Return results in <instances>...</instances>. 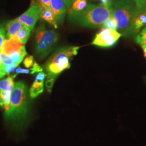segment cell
Returning <instances> with one entry per match:
<instances>
[{"label": "cell", "instance_id": "1", "mask_svg": "<svg viewBox=\"0 0 146 146\" xmlns=\"http://www.w3.org/2000/svg\"><path fill=\"white\" fill-rule=\"evenodd\" d=\"M111 15V7L90 3L82 11L69 14L68 19L80 26L94 28L102 26Z\"/></svg>", "mask_w": 146, "mask_h": 146}, {"label": "cell", "instance_id": "2", "mask_svg": "<svg viewBox=\"0 0 146 146\" xmlns=\"http://www.w3.org/2000/svg\"><path fill=\"white\" fill-rule=\"evenodd\" d=\"M28 95L26 86L23 82L15 84L11 95L9 108L5 111V115L7 120H22L28 112Z\"/></svg>", "mask_w": 146, "mask_h": 146}, {"label": "cell", "instance_id": "3", "mask_svg": "<svg viewBox=\"0 0 146 146\" xmlns=\"http://www.w3.org/2000/svg\"><path fill=\"white\" fill-rule=\"evenodd\" d=\"M111 17L116 22L117 31L127 37L131 23L139 8L133 0H117L111 6Z\"/></svg>", "mask_w": 146, "mask_h": 146}, {"label": "cell", "instance_id": "4", "mask_svg": "<svg viewBox=\"0 0 146 146\" xmlns=\"http://www.w3.org/2000/svg\"><path fill=\"white\" fill-rule=\"evenodd\" d=\"M79 47H63L52 55L46 64L48 79L54 78L70 67V60L77 55Z\"/></svg>", "mask_w": 146, "mask_h": 146}, {"label": "cell", "instance_id": "5", "mask_svg": "<svg viewBox=\"0 0 146 146\" xmlns=\"http://www.w3.org/2000/svg\"><path fill=\"white\" fill-rule=\"evenodd\" d=\"M58 40V34L54 30H47L44 25L38 27L36 31L35 50L37 56L43 58L51 52Z\"/></svg>", "mask_w": 146, "mask_h": 146}, {"label": "cell", "instance_id": "6", "mask_svg": "<svg viewBox=\"0 0 146 146\" xmlns=\"http://www.w3.org/2000/svg\"><path fill=\"white\" fill-rule=\"evenodd\" d=\"M0 52L9 56L13 63L17 66L27 54L25 45L13 38L5 40Z\"/></svg>", "mask_w": 146, "mask_h": 146}, {"label": "cell", "instance_id": "7", "mask_svg": "<svg viewBox=\"0 0 146 146\" xmlns=\"http://www.w3.org/2000/svg\"><path fill=\"white\" fill-rule=\"evenodd\" d=\"M122 36L117 31L104 28L96 34L92 44L103 48L113 47Z\"/></svg>", "mask_w": 146, "mask_h": 146}, {"label": "cell", "instance_id": "8", "mask_svg": "<svg viewBox=\"0 0 146 146\" xmlns=\"http://www.w3.org/2000/svg\"><path fill=\"white\" fill-rule=\"evenodd\" d=\"M14 78V75L11 76L0 81V107L5 111L9 108L11 95L15 86Z\"/></svg>", "mask_w": 146, "mask_h": 146}, {"label": "cell", "instance_id": "9", "mask_svg": "<svg viewBox=\"0 0 146 146\" xmlns=\"http://www.w3.org/2000/svg\"><path fill=\"white\" fill-rule=\"evenodd\" d=\"M42 9V7L38 3H34L27 11L17 19L31 31L40 18Z\"/></svg>", "mask_w": 146, "mask_h": 146}, {"label": "cell", "instance_id": "10", "mask_svg": "<svg viewBox=\"0 0 146 146\" xmlns=\"http://www.w3.org/2000/svg\"><path fill=\"white\" fill-rule=\"evenodd\" d=\"M146 27V7L138 9L131 23V27L127 37L137 34Z\"/></svg>", "mask_w": 146, "mask_h": 146}, {"label": "cell", "instance_id": "11", "mask_svg": "<svg viewBox=\"0 0 146 146\" xmlns=\"http://www.w3.org/2000/svg\"><path fill=\"white\" fill-rule=\"evenodd\" d=\"M50 8L55 16L57 24L62 23L66 14L67 7L63 0H50Z\"/></svg>", "mask_w": 146, "mask_h": 146}, {"label": "cell", "instance_id": "12", "mask_svg": "<svg viewBox=\"0 0 146 146\" xmlns=\"http://www.w3.org/2000/svg\"><path fill=\"white\" fill-rule=\"evenodd\" d=\"M45 73H39L29 89V95L31 98H35L42 93L44 90V80L46 76Z\"/></svg>", "mask_w": 146, "mask_h": 146}, {"label": "cell", "instance_id": "13", "mask_svg": "<svg viewBox=\"0 0 146 146\" xmlns=\"http://www.w3.org/2000/svg\"><path fill=\"white\" fill-rule=\"evenodd\" d=\"M24 25L16 19L8 22L6 24L7 36L8 38H13Z\"/></svg>", "mask_w": 146, "mask_h": 146}, {"label": "cell", "instance_id": "14", "mask_svg": "<svg viewBox=\"0 0 146 146\" xmlns=\"http://www.w3.org/2000/svg\"><path fill=\"white\" fill-rule=\"evenodd\" d=\"M40 18H41L43 20L48 22L55 29L58 28V24L56 22L55 16L51 9L42 8Z\"/></svg>", "mask_w": 146, "mask_h": 146}, {"label": "cell", "instance_id": "15", "mask_svg": "<svg viewBox=\"0 0 146 146\" xmlns=\"http://www.w3.org/2000/svg\"><path fill=\"white\" fill-rule=\"evenodd\" d=\"M31 30L28 27L24 25L13 38L20 41L24 44L27 42L31 34Z\"/></svg>", "mask_w": 146, "mask_h": 146}, {"label": "cell", "instance_id": "16", "mask_svg": "<svg viewBox=\"0 0 146 146\" xmlns=\"http://www.w3.org/2000/svg\"><path fill=\"white\" fill-rule=\"evenodd\" d=\"M87 5V0H75L71 6L72 8L68 11V14L82 11L86 8Z\"/></svg>", "mask_w": 146, "mask_h": 146}, {"label": "cell", "instance_id": "17", "mask_svg": "<svg viewBox=\"0 0 146 146\" xmlns=\"http://www.w3.org/2000/svg\"><path fill=\"white\" fill-rule=\"evenodd\" d=\"M103 27L106 29H108L110 30H113L117 31V27L116 22L115 20L112 17H110L107 21L104 22L102 25Z\"/></svg>", "mask_w": 146, "mask_h": 146}, {"label": "cell", "instance_id": "18", "mask_svg": "<svg viewBox=\"0 0 146 146\" xmlns=\"http://www.w3.org/2000/svg\"><path fill=\"white\" fill-rule=\"evenodd\" d=\"M135 41L137 44L142 46H146V34L141 32L136 37Z\"/></svg>", "mask_w": 146, "mask_h": 146}, {"label": "cell", "instance_id": "19", "mask_svg": "<svg viewBox=\"0 0 146 146\" xmlns=\"http://www.w3.org/2000/svg\"><path fill=\"white\" fill-rule=\"evenodd\" d=\"M0 60L4 65H10L14 63L11 58L2 52H0Z\"/></svg>", "mask_w": 146, "mask_h": 146}, {"label": "cell", "instance_id": "20", "mask_svg": "<svg viewBox=\"0 0 146 146\" xmlns=\"http://www.w3.org/2000/svg\"><path fill=\"white\" fill-rule=\"evenodd\" d=\"M5 40V28L3 25H0V50Z\"/></svg>", "mask_w": 146, "mask_h": 146}, {"label": "cell", "instance_id": "21", "mask_svg": "<svg viewBox=\"0 0 146 146\" xmlns=\"http://www.w3.org/2000/svg\"><path fill=\"white\" fill-rule=\"evenodd\" d=\"M34 58L32 56H28L24 60L23 64L26 68H30L33 66L34 64Z\"/></svg>", "mask_w": 146, "mask_h": 146}, {"label": "cell", "instance_id": "22", "mask_svg": "<svg viewBox=\"0 0 146 146\" xmlns=\"http://www.w3.org/2000/svg\"><path fill=\"white\" fill-rule=\"evenodd\" d=\"M17 67V66L15 63H13L10 65H5V71L6 75H8L13 72Z\"/></svg>", "mask_w": 146, "mask_h": 146}, {"label": "cell", "instance_id": "23", "mask_svg": "<svg viewBox=\"0 0 146 146\" xmlns=\"http://www.w3.org/2000/svg\"><path fill=\"white\" fill-rule=\"evenodd\" d=\"M43 71V69L42 67L36 62H34L33 68L31 69V74H34L36 73H41Z\"/></svg>", "mask_w": 146, "mask_h": 146}, {"label": "cell", "instance_id": "24", "mask_svg": "<svg viewBox=\"0 0 146 146\" xmlns=\"http://www.w3.org/2000/svg\"><path fill=\"white\" fill-rule=\"evenodd\" d=\"M38 4L42 7V8L51 9L50 0H38Z\"/></svg>", "mask_w": 146, "mask_h": 146}, {"label": "cell", "instance_id": "25", "mask_svg": "<svg viewBox=\"0 0 146 146\" xmlns=\"http://www.w3.org/2000/svg\"><path fill=\"white\" fill-rule=\"evenodd\" d=\"M133 1L139 9H142L146 7V0H133Z\"/></svg>", "mask_w": 146, "mask_h": 146}, {"label": "cell", "instance_id": "26", "mask_svg": "<svg viewBox=\"0 0 146 146\" xmlns=\"http://www.w3.org/2000/svg\"><path fill=\"white\" fill-rule=\"evenodd\" d=\"M100 5L111 7L117 0H97Z\"/></svg>", "mask_w": 146, "mask_h": 146}, {"label": "cell", "instance_id": "27", "mask_svg": "<svg viewBox=\"0 0 146 146\" xmlns=\"http://www.w3.org/2000/svg\"><path fill=\"white\" fill-rule=\"evenodd\" d=\"M54 83V78L48 79L47 80L46 85V87H47V89L49 92H51Z\"/></svg>", "mask_w": 146, "mask_h": 146}, {"label": "cell", "instance_id": "28", "mask_svg": "<svg viewBox=\"0 0 146 146\" xmlns=\"http://www.w3.org/2000/svg\"><path fill=\"white\" fill-rule=\"evenodd\" d=\"M6 75L5 71V65L1 62L0 60V78H3Z\"/></svg>", "mask_w": 146, "mask_h": 146}, {"label": "cell", "instance_id": "29", "mask_svg": "<svg viewBox=\"0 0 146 146\" xmlns=\"http://www.w3.org/2000/svg\"><path fill=\"white\" fill-rule=\"evenodd\" d=\"M16 75H15V76H16L17 74H28L29 73V70L28 69H22V68H19L16 69L15 70Z\"/></svg>", "mask_w": 146, "mask_h": 146}, {"label": "cell", "instance_id": "30", "mask_svg": "<svg viewBox=\"0 0 146 146\" xmlns=\"http://www.w3.org/2000/svg\"><path fill=\"white\" fill-rule=\"evenodd\" d=\"M75 0H63L67 8H70Z\"/></svg>", "mask_w": 146, "mask_h": 146}, {"label": "cell", "instance_id": "31", "mask_svg": "<svg viewBox=\"0 0 146 146\" xmlns=\"http://www.w3.org/2000/svg\"><path fill=\"white\" fill-rule=\"evenodd\" d=\"M143 50V52H144V54H145V56L146 58V46H141Z\"/></svg>", "mask_w": 146, "mask_h": 146}, {"label": "cell", "instance_id": "32", "mask_svg": "<svg viewBox=\"0 0 146 146\" xmlns=\"http://www.w3.org/2000/svg\"><path fill=\"white\" fill-rule=\"evenodd\" d=\"M142 33H145V34H146V27L142 30V31H141Z\"/></svg>", "mask_w": 146, "mask_h": 146}]
</instances>
